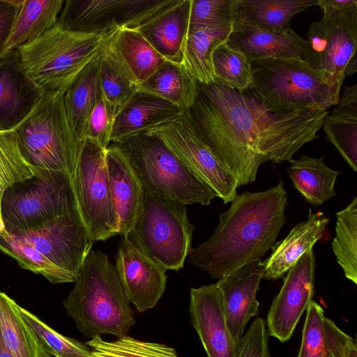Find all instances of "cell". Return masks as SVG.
Listing matches in <instances>:
<instances>
[{"mask_svg": "<svg viewBox=\"0 0 357 357\" xmlns=\"http://www.w3.org/2000/svg\"><path fill=\"white\" fill-rule=\"evenodd\" d=\"M196 85L182 119L234 174L238 187L254 182L265 162H292L296 151L318 137L328 112L308 108L278 114L217 79Z\"/></svg>", "mask_w": 357, "mask_h": 357, "instance_id": "6da1fadb", "label": "cell"}, {"mask_svg": "<svg viewBox=\"0 0 357 357\" xmlns=\"http://www.w3.org/2000/svg\"><path fill=\"white\" fill-rule=\"evenodd\" d=\"M284 182L261 192H244L219 216L211 236L189 252L193 265L221 280L261 259L275 244L287 220Z\"/></svg>", "mask_w": 357, "mask_h": 357, "instance_id": "7a4b0ae2", "label": "cell"}, {"mask_svg": "<svg viewBox=\"0 0 357 357\" xmlns=\"http://www.w3.org/2000/svg\"><path fill=\"white\" fill-rule=\"evenodd\" d=\"M75 282L63 304L78 330L91 338L105 334L127 335L135 321L115 266L107 255L91 249Z\"/></svg>", "mask_w": 357, "mask_h": 357, "instance_id": "3957f363", "label": "cell"}, {"mask_svg": "<svg viewBox=\"0 0 357 357\" xmlns=\"http://www.w3.org/2000/svg\"><path fill=\"white\" fill-rule=\"evenodd\" d=\"M248 90L266 109L284 114L308 108L336 106L342 84L310 67L304 61L281 58L250 62Z\"/></svg>", "mask_w": 357, "mask_h": 357, "instance_id": "277c9868", "label": "cell"}, {"mask_svg": "<svg viewBox=\"0 0 357 357\" xmlns=\"http://www.w3.org/2000/svg\"><path fill=\"white\" fill-rule=\"evenodd\" d=\"M107 34L74 32L56 23L17 50L26 73L40 90L45 94H63L102 52Z\"/></svg>", "mask_w": 357, "mask_h": 357, "instance_id": "5b68a950", "label": "cell"}, {"mask_svg": "<svg viewBox=\"0 0 357 357\" xmlns=\"http://www.w3.org/2000/svg\"><path fill=\"white\" fill-rule=\"evenodd\" d=\"M115 144L129 161L144 191L185 206H207L217 197L215 191L151 131Z\"/></svg>", "mask_w": 357, "mask_h": 357, "instance_id": "8992f818", "label": "cell"}, {"mask_svg": "<svg viewBox=\"0 0 357 357\" xmlns=\"http://www.w3.org/2000/svg\"><path fill=\"white\" fill-rule=\"evenodd\" d=\"M13 130L31 165L63 172L73 177L82 142L68 122L63 94H45Z\"/></svg>", "mask_w": 357, "mask_h": 357, "instance_id": "52a82bcc", "label": "cell"}, {"mask_svg": "<svg viewBox=\"0 0 357 357\" xmlns=\"http://www.w3.org/2000/svg\"><path fill=\"white\" fill-rule=\"evenodd\" d=\"M194 229L185 205L144 190L126 238L166 271H178L192 248Z\"/></svg>", "mask_w": 357, "mask_h": 357, "instance_id": "ba28073f", "label": "cell"}, {"mask_svg": "<svg viewBox=\"0 0 357 357\" xmlns=\"http://www.w3.org/2000/svg\"><path fill=\"white\" fill-rule=\"evenodd\" d=\"M33 172L2 196L1 218L8 233L39 227L78 209L71 175L36 167Z\"/></svg>", "mask_w": 357, "mask_h": 357, "instance_id": "9c48e42d", "label": "cell"}, {"mask_svg": "<svg viewBox=\"0 0 357 357\" xmlns=\"http://www.w3.org/2000/svg\"><path fill=\"white\" fill-rule=\"evenodd\" d=\"M72 179L80 215L93 241H104L119 234L105 149L90 139L84 140Z\"/></svg>", "mask_w": 357, "mask_h": 357, "instance_id": "30bf717a", "label": "cell"}, {"mask_svg": "<svg viewBox=\"0 0 357 357\" xmlns=\"http://www.w3.org/2000/svg\"><path fill=\"white\" fill-rule=\"evenodd\" d=\"M322 17L307 32L304 61L312 69L342 84L344 69L356 54L357 7H321Z\"/></svg>", "mask_w": 357, "mask_h": 357, "instance_id": "8fae6325", "label": "cell"}, {"mask_svg": "<svg viewBox=\"0 0 357 357\" xmlns=\"http://www.w3.org/2000/svg\"><path fill=\"white\" fill-rule=\"evenodd\" d=\"M170 0H66L56 24L78 33L104 34L137 28Z\"/></svg>", "mask_w": 357, "mask_h": 357, "instance_id": "7c38bea8", "label": "cell"}, {"mask_svg": "<svg viewBox=\"0 0 357 357\" xmlns=\"http://www.w3.org/2000/svg\"><path fill=\"white\" fill-rule=\"evenodd\" d=\"M8 234L33 246L75 279L94 243L78 209L39 227Z\"/></svg>", "mask_w": 357, "mask_h": 357, "instance_id": "4fadbf2b", "label": "cell"}, {"mask_svg": "<svg viewBox=\"0 0 357 357\" xmlns=\"http://www.w3.org/2000/svg\"><path fill=\"white\" fill-rule=\"evenodd\" d=\"M160 137L188 167L205 181L224 204L237 195V181L234 174L197 137L183 120L151 130Z\"/></svg>", "mask_w": 357, "mask_h": 357, "instance_id": "5bb4252c", "label": "cell"}, {"mask_svg": "<svg viewBox=\"0 0 357 357\" xmlns=\"http://www.w3.org/2000/svg\"><path fill=\"white\" fill-rule=\"evenodd\" d=\"M315 259L310 248L288 270L267 315L268 334L282 342L291 337L303 313L312 301Z\"/></svg>", "mask_w": 357, "mask_h": 357, "instance_id": "9a60e30c", "label": "cell"}, {"mask_svg": "<svg viewBox=\"0 0 357 357\" xmlns=\"http://www.w3.org/2000/svg\"><path fill=\"white\" fill-rule=\"evenodd\" d=\"M114 266L136 310L143 312L154 307L165 292L167 271L126 237L119 243Z\"/></svg>", "mask_w": 357, "mask_h": 357, "instance_id": "2e32d148", "label": "cell"}, {"mask_svg": "<svg viewBox=\"0 0 357 357\" xmlns=\"http://www.w3.org/2000/svg\"><path fill=\"white\" fill-rule=\"evenodd\" d=\"M189 312L208 357H237L238 342L228 328L216 283L191 288Z\"/></svg>", "mask_w": 357, "mask_h": 357, "instance_id": "e0dca14e", "label": "cell"}, {"mask_svg": "<svg viewBox=\"0 0 357 357\" xmlns=\"http://www.w3.org/2000/svg\"><path fill=\"white\" fill-rule=\"evenodd\" d=\"M45 96L26 73L17 49L0 59V131L15 128Z\"/></svg>", "mask_w": 357, "mask_h": 357, "instance_id": "ac0fdd59", "label": "cell"}, {"mask_svg": "<svg viewBox=\"0 0 357 357\" xmlns=\"http://www.w3.org/2000/svg\"><path fill=\"white\" fill-rule=\"evenodd\" d=\"M263 271L259 259L243 265L216 283L228 328L236 342L243 336L248 321L257 314L259 303L256 296Z\"/></svg>", "mask_w": 357, "mask_h": 357, "instance_id": "d6986e66", "label": "cell"}, {"mask_svg": "<svg viewBox=\"0 0 357 357\" xmlns=\"http://www.w3.org/2000/svg\"><path fill=\"white\" fill-rule=\"evenodd\" d=\"M184 114L183 109L165 100L136 91L116 114L109 143L116 144L137 134L179 121Z\"/></svg>", "mask_w": 357, "mask_h": 357, "instance_id": "ffe728a7", "label": "cell"}, {"mask_svg": "<svg viewBox=\"0 0 357 357\" xmlns=\"http://www.w3.org/2000/svg\"><path fill=\"white\" fill-rule=\"evenodd\" d=\"M191 0H170L135 28L165 60L180 63L190 25Z\"/></svg>", "mask_w": 357, "mask_h": 357, "instance_id": "44dd1931", "label": "cell"}, {"mask_svg": "<svg viewBox=\"0 0 357 357\" xmlns=\"http://www.w3.org/2000/svg\"><path fill=\"white\" fill-rule=\"evenodd\" d=\"M227 44L243 52L248 62L254 59L281 58L304 61L307 40L291 29L284 33L235 22Z\"/></svg>", "mask_w": 357, "mask_h": 357, "instance_id": "7402d4cb", "label": "cell"}, {"mask_svg": "<svg viewBox=\"0 0 357 357\" xmlns=\"http://www.w3.org/2000/svg\"><path fill=\"white\" fill-rule=\"evenodd\" d=\"M105 48L135 88L167 61L139 31L132 28H121L108 33Z\"/></svg>", "mask_w": 357, "mask_h": 357, "instance_id": "603a6c76", "label": "cell"}, {"mask_svg": "<svg viewBox=\"0 0 357 357\" xmlns=\"http://www.w3.org/2000/svg\"><path fill=\"white\" fill-rule=\"evenodd\" d=\"M110 192L119 220V234L126 237L134 224L144 193L129 161L115 144L105 149Z\"/></svg>", "mask_w": 357, "mask_h": 357, "instance_id": "cb8c5ba5", "label": "cell"}, {"mask_svg": "<svg viewBox=\"0 0 357 357\" xmlns=\"http://www.w3.org/2000/svg\"><path fill=\"white\" fill-rule=\"evenodd\" d=\"M329 219L321 211L309 209L306 220L297 224L282 241L275 243L270 256L264 261L263 278L276 280L285 273L319 240Z\"/></svg>", "mask_w": 357, "mask_h": 357, "instance_id": "d4e9b609", "label": "cell"}, {"mask_svg": "<svg viewBox=\"0 0 357 357\" xmlns=\"http://www.w3.org/2000/svg\"><path fill=\"white\" fill-rule=\"evenodd\" d=\"M336 107L324 116L321 128L343 159L357 172V84L344 86Z\"/></svg>", "mask_w": 357, "mask_h": 357, "instance_id": "484cf974", "label": "cell"}, {"mask_svg": "<svg viewBox=\"0 0 357 357\" xmlns=\"http://www.w3.org/2000/svg\"><path fill=\"white\" fill-rule=\"evenodd\" d=\"M233 29L234 25L189 26L181 63L196 82L215 81L212 52L227 42Z\"/></svg>", "mask_w": 357, "mask_h": 357, "instance_id": "4316f807", "label": "cell"}, {"mask_svg": "<svg viewBox=\"0 0 357 357\" xmlns=\"http://www.w3.org/2000/svg\"><path fill=\"white\" fill-rule=\"evenodd\" d=\"M319 0H238L236 21L276 33L291 29L292 17Z\"/></svg>", "mask_w": 357, "mask_h": 357, "instance_id": "83f0119b", "label": "cell"}, {"mask_svg": "<svg viewBox=\"0 0 357 357\" xmlns=\"http://www.w3.org/2000/svg\"><path fill=\"white\" fill-rule=\"evenodd\" d=\"M99 57L100 55L79 73L63 94L68 122L80 142L86 139L89 119L98 97Z\"/></svg>", "mask_w": 357, "mask_h": 357, "instance_id": "f1b7e54d", "label": "cell"}, {"mask_svg": "<svg viewBox=\"0 0 357 357\" xmlns=\"http://www.w3.org/2000/svg\"><path fill=\"white\" fill-rule=\"evenodd\" d=\"M323 158L303 154L293 160L287 169L294 187L314 206L323 204L335 195V181L340 174L329 168Z\"/></svg>", "mask_w": 357, "mask_h": 357, "instance_id": "f546056e", "label": "cell"}, {"mask_svg": "<svg viewBox=\"0 0 357 357\" xmlns=\"http://www.w3.org/2000/svg\"><path fill=\"white\" fill-rule=\"evenodd\" d=\"M196 82L181 63L166 61L136 91L160 98L185 111L195 99Z\"/></svg>", "mask_w": 357, "mask_h": 357, "instance_id": "4dcf8cb0", "label": "cell"}, {"mask_svg": "<svg viewBox=\"0 0 357 357\" xmlns=\"http://www.w3.org/2000/svg\"><path fill=\"white\" fill-rule=\"evenodd\" d=\"M64 0H24L7 44L6 54L43 35L57 22Z\"/></svg>", "mask_w": 357, "mask_h": 357, "instance_id": "1f68e13d", "label": "cell"}, {"mask_svg": "<svg viewBox=\"0 0 357 357\" xmlns=\"http://www.w3.org/2000/svg\"><path fill=\"white\" fill-rule=\"evenodd\" d=\"M0 335L14 357H46L48 354L23 318L18 305L0 291Z\"/></svg>", "mask_w": 357, "mask_h": 357, "instance_id": "d6a6232c", "label": "cell"}, {"mask_svg": "<svg viewBox=\"0 0 357 357\" xmlns=\"http://www.w3.org/2000/svg\"><path fill=\"white\" fill-rule=\"evenodd\" d=\"M335 215L332 249L344 276L357 284V197Z\"/></svg>", "mask_w": 357, "mask_h": 357, "instance_id": "836d02e7", "label": "cell"}, {"mask_svg": "<svg viewBox=\"0 0 357 357\" xmlns=\"http://www.w3.org/2000/svg\"><path fill=\"white\" fill-rule=\"evenodd\" d=\"M0 251L15 259L20 266L36 274H40L51 283L75 282V279L50 262L36 248L0 230Z\"/></svg>", "mask_w": 357, "mask_h": 357, "instance_id": "e575fe53", "label": "cell"}, {"mask_svg": "<svg viewBox=\"0 0 357 357\" xmlns=\"http://www.w3.org/2000/svg\"><path fill=\"white\" fill-rule=\"evenodd\" d=\"M86 344L92 349L89 357H178L175 349L170 347L139 340L128 335L112 342L96 336Z\"/></svg>", "mask_w": 357, "mask_h": 357, "instance_id": "d590c367", "label": "cell"}, {"mask_svg": "<svg viewBox=\"0 0 357 357\" xmlns=\"http://www.w3.org/2000/svg\"><path fill=\"white\" fill-rule=\"evenodd\" d=\"M215 79L240 93L248 91L252 82L250 63L245 54L227 43L218 45L212 52Z\"/></svg>", "mask_w": 357, "mask_h": 357, "instance_id": "8d00e7d4", "label": "cell"}, {"mask_svg": "<svg viewBox=\"0 0 357 357\" xmlns=\"http://www.w3.org/2000/svg\"><path fill=\"white\" fill-rule=\"evenodd\" d=\"M99 84L110 115L114 119L125 102L136 91L105 47L99 57Z\"/></svg>", "mask_w": 357, "mask_h": 357, "instance_id": "74e56055", "label": "cell"}, {"mask_svg": "<svg viewBox=\"0 0 357 357\" xmlns=\"http://www.w3.org/2000/svg\"><path fill=\"white\" fill-rule=\"evenodd\" d=\"M33 174V167L24 157L15 130L0 131V207L8 187ZM3 228L0 210V230Z\"/></svg>", "mask_w": 357, "mask_h": 357, "instance_id": "f35d334b", "label": "cell"}, {"mask_svg": "<svg viewBox=\"0 0 357 357\" xmlns=\"http://www.w3.org/2000/svg\"><path fill=\"white\" fill-rule=\"evenodd\" d=\"M20 311L49 355L52 357H89L90 350L87 347L59 333L22 307L20 306Z\"/></svg>", "mask_w": 357, "mask_h": 357, "instance_id": "ab89813d", "label": "cell"}, {"mask_svg": "<svg viewBox=\"0 0 357 357\" xmlns=\"http://www.w3.org/2000/svg\"><path fill=\"white\" fill-rule=\"evenodd\" d=\"M238 0H191L190 25H234Z\"/></svg>", "mask_w": 357, "mask_h": 357, "instance_id": "60d3db41", "label": "cell"}, {"mask_svg": "<svg viewBox=\"0 0 357 357\" xmlns=\"http://www.w3.org/2000/svg\"><path fill=\"white\" fill-rule=\"evenodd\" d=\"M324 311L314 301L306 310L303 337L298 357H324Z\"/></svg>", "mask_w": 357, "mask_h": 357, "instance_id": "b9f144b4", "label": "cell"}, {"mask_svg": "<svg viewBox=\"0 0 357 357\" xmlns=\"http://www.w3.org/2000/svg\"><path fill=\"white\" fill-rule=\"evenodd\" d=\"M112 121L113 119L99 86L96 102L89 119L85 139H90L103 149H106L110 144L109 136Z\"/></svg>", "mask_w": 357, "mask_h": 357, "instance_id": "7bdbcfd3", "label": "cell"}, {"mask_svg": "<svg viewBox=\"0 0 357 357\" xmlns=\"http://www.w3.org/2000/svg\"><path fill=\"white\" fill-rule=\"evenodd\" d=\"M268 335L264 320L255 319L238 342L237 357H271Z\"/></svg>", "mask_w": 357, "mask_h": 357, "instance_id": "ee69618b", "label": "cell"}, {"mask_svg": "<svg viewBox=\"0 0 357 357\" xmlns=\"http://www.w3.org/2000/svg\"><path fill=\"white\" fill-rule=\"evenodd\" d=\"M324 357H357L356 341L325 317Z\"/></svg>", "mask_w": 357, "mask_h": 357, "instance_id": "f6af8a7d", "label": "cell"}, {"mask_svg": "<svg viewBox=\"0 0 357 357\" xmlns=\"http://www.w3.org/2000/svg\"><path fill=\"white\" fill-rule=\"evenodd\" d=\"M24 0H0V59L6 54L14 23Z\"/></svg>", "mask_w": 357, "mask_h": 357, "instance_id": "bcb514c9", "label": "cell"}, {"mask_svg": "<svg viewBox=\"0 0 357 357\" xmlns=\"http://www.w3.org/2000/svg\"><path fill=\"white\" fill-rule=\"evenodd\" d=\"M335 9H346L357 7L356 0H319L318 5Z\"/></svg>", "mask_w": 357, "mask_h": 357, "instance_id": "7dc6e473", "label": "cell"}, {"mask_svg": "<svg viewBox=\"0 0 357 357\" xmlns=\"http://www.w3.org/2000/svg\"><path fill=\"white\" fill-rule=\"evenodd\" d=\"M357 72V56L355 54L351 57L348 63L347 64L344 75V77H350Z\"/></svg>", "mask_w": 357, "mask_h": 357, "instance_id": "c3c4849f", "label": "cell"}, {"mask_svg": "<svg viewBox=\"0 0 357 357\" xmlns=\"http://www.w3.org/2000/svg\"><path fill=\"white\" fill-rule=\"evenodd\" d=\"M0 357H14L5 347L0 335Z\"/></svg>", "mask_w": 357, "mask_h": 357, "instance_id": "681fc988", "label": "cell"}, {"mask_svg": "<svg viewBox=\"0 0 357 357\" xmlns=\"http://www.w3.org/2000/svg\"><path fill=\"white\" fill-rule=\"evenodd\" d=\"M46 357H52L50 355L47 354Z\"/></svg>", "mask_w": 357, "mask_h": 357, "instance_id": "f907efd6", "label": "cell"}]
</instances>
